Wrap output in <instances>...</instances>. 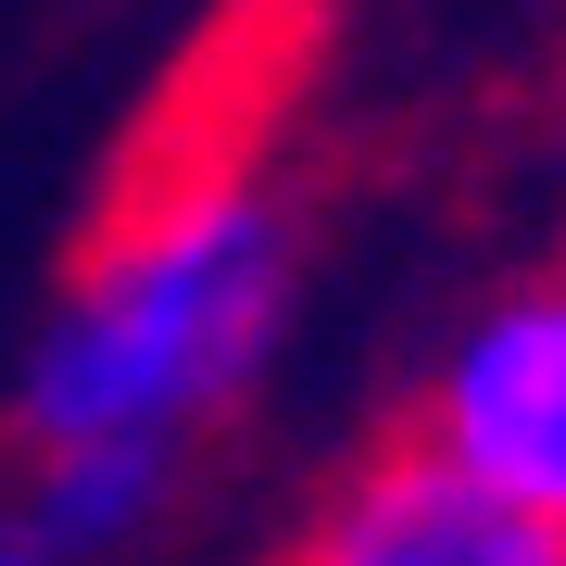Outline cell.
Masks as SVG:
<instances>
[{
	"instance_id": "2",
	"label": "cell",
	"mask_w": 566,
	"mask_h": 566,
	"mask_svg": "<svg viewBox=\"0 0 566 566\" xmlns=\"http://www.w3.org/2000/svg\"><path fill=\"white\" fill-rule=\"evenodd\" d=\"M277 566H566V504H528L453 441H390L365 453L327 504L290 528Z\"/></svg>"
},
{
	"instance_id": "1",
	"label": "cell",
	"mask_w": 566,
	"mask_h": 566,
	"mask_svg": "<svg viewBox=\"0 0 566 566\" xmlns=\"http://www.w3.org/2000/svg\"><path fill=\"white\" fill-rule=\"evenodd\" d=\"M290 315V227L240 164H202L177 189H139L114 240L76 264V303L25 353V441H114V428H202L240 403L264 340Z\"/></svg>"
},
{
	"instance_id": "4",
	"label": "cell",
	"mask_w": 566,
	"mask_h": 566,
	"mask_svg": "<svg viewBox=\"0 0 566 566\" xmlns=\"http://www.w3.org/2000/svg\"><path fill=\"white\" fill-rule=\"evenodd\" d=\"M164 479H177V441H151V428H114V441H51L25 504H39V528L88 566V554H114L126 528H151Z\"/></svg>"
},
{
	"instance_id": "5",
	"label": "cell",
	"mask_w": 566,
	"mask_h": 566,
	"mask_svg": "<svg viewBox=\"0 0 566 566\" xmlns=\"http://www.w3.org/2000/svg\"><path fill=\"white\" fill-rule=\"evenodd\" d=\"M0 566H76V554L39 528V504H0Z\"/></svg>"
},
{
	"instance_id": "3",
	"label": "cell",
	"mask_w": 566,
	"mask_h": 566,
	"mask_svg": "<svg viewBox=\"0 0 566 566\" xmlns=\"http://www.w3.org/2000/svg\"><path fill=\"white\" fill-rule=\"evenodd\" d=\"M428 441H453L465 465H491L528 504H566V277L516 290L504 315H479L453 340Z\"/></svg>"
}]
</instances>
